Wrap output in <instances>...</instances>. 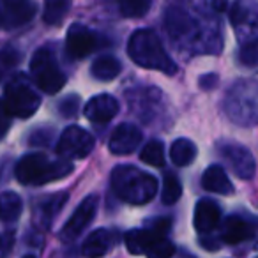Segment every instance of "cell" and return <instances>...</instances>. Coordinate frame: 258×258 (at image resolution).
I'll use <instances>...</instances> for the list:
<instances>
[{"instance_id": "6da1fadb", "label": "cell", "mask_w": 258, "mask_h": 258, "mask_svg": "<svg viewBox=\"0 0 258 258\" xmlns=\"http://www.w3.org/2000/svg\"><path fill=\"white\" fill-rule=\"evenodd\" d=\"M127 55L140 68L161 71L168 76L177 73V64L170 58V55L163 48L159 37L151 29L137 30L133 36L129 37Z\"/></svg>"}, {"instance_id": "7a4b0ae2", "label": "cell", "mask_w": 258, "mask_h": 258, "mask_svg": "<svg viewBox=\"0 0 258 258\" xmlns=\"http://www.w3.org/2000/svg\"><path fill=\"white\" fill-rule=\"evenodd\" d=\"M111 187L120 200L137 205L149 204L158 195L156 177L135 166H117L111 173Z\"/></svg>"}, {"instance_id": "3957f363", "label": "cell", "mask_w": 258, "mask_h": 258, "mask_svg": "<svg viewBox=\"0 0 258 258\" xmlns=\"http://www.w3.org/2000/svg\"><path fill=\"white\" fill-rule=\"evenodd\" d=\"M73 172V165L68 159L51 161L44 154H27L18 161L15 168L16 179L23 186H43L64 179Z\"/></svg>"}, {"instance_id": "277c9868", "label": "cell", "mask_w": 258, "mask_h": 258, "mask_svg": "<svg viewBox=\"0 0 258 258\" xmlns=\"http://www.w3.org/2000/svg\"><path fill=\"white\" fill-rule=\"evenodd\" d=\"M168 218H159L144 230H131L125 233V246L133 254H149V256H172L175 246L166 239L170 230Z\"/></svg>"}, {"instance_id": "5b68a950", "label": "cell", "mask_w": 258, "mask_h": 258, "mask_svg": "<svg viewBox=\"0 0 258 258\" xmlns=\"http://www.w3.org/2000/svg\"><path fill=\"white\" fill-rule=\"evenodd\" d=\"M30 73H32L36 85L46 94H57L68 82L66 75L58 68L53 53L48 48H39L32 55Z\"/></svg>"}, {"instance_id": "8992f818", "label": "cell", "mask_w": 258, "mask_h": 258, "mask_svg": "<svg viewBox=\"0 0 258 258\" xmlns=\"http://www.w3.org/2000/svg\"><path fill=\"white\" fill-rule=\"evenodd\" d=\"M41 104V99L32 87L20 76V78H13L6 87L4 94V106L11 117L18 118H29L37 111Z\"/></svg>"}, {"instance_id": "52a82bcc", "label": "cell", "mask_w": 258, "mask_h": 258, "mask_svg": "<svg viewBox=\"0 0 258 258\" xmlns=\"http://www.w3.org/2000/svg\"><path fill=\"white\" fill-rule=\"evenodd\" d=\"M94 137L80 125H71L60 135L57 144V154L62 159H83L92 152Z\"/></svg>"}, {"instance_id": "ba28073f", "label": "cell", "mask_w": 258, "mask_h": 258, "mask_svg": "<svg viewBox=\"0 0 258 258\" xmlns=\"http://www.w3.org/2000/svg\"><path fill=\"white\" fill-rule=\"evenodd\" d=\"M97 202H99V198H97L96 195H90V197L83 198V202H80V205L75 209L73 216L66 221V225L62 226L60 235H58L62 242L69 244L82 235V232L92 223L94 216H96Z\"/></svg>"}, {"instance_id": "9c48e42d", "label": "cell", "mask_w": 258, "mask_h": 258, "mask_svg": "<svg viewBox=\"0 0 258 258\" xmlns=\"http://www.w3.org/2000/svg\"><path fill=\"white\" fill-rule=\"evenodd\" d=\"M101 43H103L101 37L96 36L92 30L87 29L82 23H73L68 30V36H66L68 53L75 58H83L87 55H90L99 48Z\"/></svg>"}, {"instance_id": "30bf717a", "label": "cell", "mask_w": 258, "mask_h": 258, "mask_svg": "<svg viewBox=\"0 0 258 258\" xmlns=\"http://www.w3.org/2000/svg\"><path fill=\"white\" fill-rule=\"evenodd\" d=\"M221 156L228 161L232 170L235 172L237 177L240 179H251L254 175V159L253 154L246 147L239 144H225L219 147Z\"/></svg>"}, {"instance_id": "8fae6325", "label": "cell", "mask_w": 258, "mask_h": 258, "mask_svg": "<svg viewBox=\"0 0 258 258\" xmlns=\"http://www.w3.org/2000/svg\"><path fill=\"white\" fill-rule=\"evenodd\" d=\"M142 144V131L133 124H124L117 125L115 131L110 137V152L117 156H127L133 151H137V147Z\"/></svg>"}, {"instance_id": "7c38bea8", "label": "cell", "mask_w": 258, "mask_h": 258, "mask_svg": "<svg viewBox=\"0 0 258 258\" xmlns=\"http://www.w3.org/2000/svg\"><path fill=\"white\" fill-rule=\"evenodd\" d=\"M68 198H69L68 193H53L41 198L36 205V211H34V225L39 230L50 228L51 223L57 218V214L64 209Z\"/></svg>"}, {"instance_id": "4fadbf2b", "label": "cell", "mask_w": 258, "mask_h": 258, "mask_svg": "<svg viewBox=\"0 0 258 258\" xmlns=\"http://www.w3.org/2000/svg\"><path fill=\"white\" fill-rule=\"evenodd\" d=\"M118 103L113 96L110 94H99V96L92 97L83 108V113L94 124H106L108 120L117 115Z\"/></svg>"}, {"instance_id": "5bb4252c", "label": "cell", "mask_w": 258, "mask_h": 258, "mask_svg": "<svg viewBox=\"0 0 258 258\" xmlns=\"http://www.w3.org/2000/svg\"><path fill=\"white\" fill-rule=\"evenodd\" d=\"M221 221V209L216 205V202L209 198H202L197 202L193 216V225L200 233H209L216 228Z\"/></svg>"}, {"instance_id": "9a60e30c", "label": "cell", "mask_w": 258, "mask_h": 258, "mask_svg": "<svg viewBox=\"0 0 258 258\" xmlns=\"http://www.w3.org/2000/svg\"><path fill=\"white\" fill-rule=\"evenodd\" d=\"M165 25L172 39H187L197 30L193 18L182 8H170L166 13Z\"/></svg>"}, {"instance_id": "2e32d148", "label": "cell", "mask_w": 258, "mask_h": 258, "mask_svg": "<svg viewBox=\"0 0 258 258\" xmlns=\"http://www.w3.org/2000/svg\"><path fill=\"white\" fill-rule=\"evenodd\" d=\"M117 240H118V233L113 232V230H108V228L94 230L85 239V242H83L82 254H85V256H101V254H106L115 246Z\"/></svg>"}, {"instance_id": "e0dca14e", "label": "cell", "mask_w": 258, "mask_h": 258, "mask_svg": "<svg viewBox=\"0 0 258 258\" xmlns=\"http://www.w3.org/2000/svg\"><path fill=\"white\" fill-rule=\"evenodd\" d=\"M254 233H256L254 223L247 221L246 218H240V216H230L223 228V240L233 246V244L251 240Z\"/></svg>"}, {"instance_id": "ac0fdd59", "label": "cell", "mask_w": 258, "mask_h": 258, "mask_svg": "<svg viewBox=\"0 0 258 258\" xmlns=\"http://www.w3.org/2000/svg\"><path fill=\"white\" fill-rule=\"evenodd\" d=\"M202 186L211 193L218 195H233V186L230 182L228 175L225 173V170L218 165H212L205 170L204 177H202Z\"/></svg>"}, {"instance_id": "d6986e66", "label": "cell", "mask_w": 258, "mask_h": 258, "mask_svg": "<svg viewBox=\"0 0 258 258\" xmlns=\"http://www.w3.org/2000/svg\"><path fill=\"white\" fill-rule=\"evenodd\" d=\"M122 71V64L118 58L111 57V55H103V57L96 58L90 66V75L96 80L101 82H110V80L117 78Z\"/></svg>"}, {"instance_id": "ffe728a7", "label": "cell", "mask_w": 258, "mask_h": 258, "mask_svg": "<svg viewBox=\"0 0 258 258\" xmlns=\"http://www.w3.org/2000/svg\"><path fill=\"white\" fill-rule=\"evenodd\" d=\"M4 6L11 25H23L36 13V6L32 0H4Z\"/></svg>"}, {"instance_id": "44dd1931", "label": "cell", "mask_w": 258, "mask_h": 258, "mask_svg": "<svg viewBox=\"0 0 258 258\" xmlns=\"http://www.w3.org/2000/svg\"><path fill=\"white\" fill-rule=\"evenodd\" d=\"M23 211V202L13 191H6L0 195V221L13 223L20 218Z\"/></svg>"}, {"instance_id": "7402d4cb", "label": "cell", "mask_w": 258, "mask_h": 258, "mask_svg": "<svg viewBox=\"0 0 258 258\" xmlns=\"http://www.w3.org/2000/svg\"><path fill=\"white\" fill-rule=\"evenodd\" d=\"M170 158L175 163L177 166H187L195 161L197 158V147L191 140H186V138H179L172 144V149H170Z\"/></svg>"}, {"instance_id": "603a6c76", "label": "cell", "mask_w": 258, "mask_h": 258, "mask_svg": "<svg viewBox=\"0 0 258 258\" xmlns=\"http://www.w3.org/2000/svg\"><path fill=\"white\" fill-rule=\"evenodd\" d=\"M182 197V184L179 177L173 173H166L163 179V189H161V200L165 205H173Z\"/></svg>"}, {"instance_id": "cb8c5ba5", "label": "cell", "mask_w": 258, "mask_h": 258, "mask_svg": "<svg viewBox=\"0 0 258 258\" xmlns=\"http://www.w3.org/2000/svg\"><path fill=\"white\" fill-rule=\"evenodd\" d=\"M140 159L144 163H147V165L154 166V168L165 166V147H163L161 142H158V140L149 142L144 147V151H142Z\"/></svg>"}, {"instance_id": "d4e9b609", "label": "cell", "mask_w": 258, "mask_h": 258, "mask_svg": "<svg viewBox=\"0 0 258 258\" xmlns=\"http://www.w3.org/2000/svg\"><path fill=\"white\" fill-rule=\"evenodd\" d=\"M69 9V0H48L44 8V23L46 25H58Z\"/></svg>"}, {"instance_id": "484cf974", "label": "cell", "mask_w": 258, "mask_h": 258, "mask_svg": "<svg viewBox=\"0 0 258 258\" xmlns=\"http://www.w3.org/2000/svg\"><path fill=\"white\" fill-rule=\"evenodd\" d=\"M152 0H120V13L125 18H142L149 13Z\"/></svg>"}, {"instance_id": "4316f807", "label": "cell", "mask_w": 258, "mask_h": 258, "mask_svg": "<svg viewBox=\"0 0 258 258\" xmlns=\"http://www.w3.org/2000/svg\"><path fill=\"white\" fill-rule=\"evenodd\" d=\"M78 106H80L78 96H68L66 99H62L58 110H60V113L64 115L66 118H71V117H75V115L78 113Z\"/></svg>"}, {"instance_id": "83f0119b", "label": "cell", "mask_w": 258, "mask_h": 258, "mask_svg": "<svg viewBox=\"0 0 258 258\" xmlns=\"http://www.w3.org/2000/svg\"><path fill=\"white\" fill-rule=\"evenodd\" d=\"M240 58L246 66H251L253 68L256 64V41H251L246 46H242V51H240Z\"/></svg>"}, {"instance_id": "f1b7e54d", "label": "cell", "mask_w": 258, "mask_h": 258, "mask_svg": "<svg viewBox=\"0 0 258 258\" xmlns=\"http://www.w3.org/2000/svg\"><path fill=\"white\" fill-rule=\"evenodd\" d=\"M9 127H11V115L8 113L4 103H0V140L6 137Z\"/></svg>"}, {"instance_id": "f546056e", "label": "cell", "mask_w": 258, "mask_h": 258, "mask_svg": "<svg viewBox=\"0 0 258 258\" xmlns=\"http://www.w3.org/2000/svg\"><path fill=\"white\" fill-rule=\"evenodd\" d=\"M50 138H51V131L46 133V129H39V131L30 138V142H32L34 145H46L48 142H50Z\"/></svg>"}, {"instance_id": "4dcf8cb0", "label": "cell", "mask_w": 258, "mask_h": 258, "mask_svg": "<svg viewBox=\"0 0 258 258\" xmlns=\"http://www.w3.org/2000/svg\"><path fill=\"white\" fill-rule=\"evenodd\" d=\"M0 58H4L6 64H8V66H13L16 60H18V53H15V51H8V50H6V51H2V53H0ZM4 60H2V62H4Z\"/></svg>"}, {"instance_id": "1f68e13d", "label": "cell", "mask_w": 258, "mask_h": 258, "mask_svg": "<svg viewBox=\"0 0 258 258\" xmlns=\"http://www.w3.org/2000/svg\"><path fill=\"white\" fill-rule=\"evenodd\" d=\"M212 8L218 13H225L228 9V0H212Z\"/></svg>"}, {"instance_id": "d6a6232c", "label": "cell", "mask_w": 258, "mask_h": 258, "mask_svg": "<svg viewBox=\"0 0 258 258\" xmlns=\"http://www.w3.org/2000/svg\"><path fill=\"white\" fill-rule=\"evenodd\" d=\"M216 82H218V76L209 75V76H205V78L200 80V85H204L205 89H211V85H212V83H216Z\"/></svg>"}, {"instance_id": "836d02e7", "label": "cell", "mask_w": 258, "mask_h": 258, "mask_svg": "<svg viewBox=\"0 0 258 258\" xmlns=\"http://www.w3.org/2000/svg\"><path fill=\"white\" fill-rule=\"evenodd\" d=\"M0 246H2V240H0Z\"/></svg>"}]
</instances>
